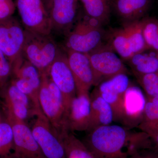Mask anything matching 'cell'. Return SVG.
Wrapping results in <instances>:
<instances>
[{
  "label": "cell",
  "mask_w": 158,
  "mask_h": 158,
  "mask_svg": "<svg viewBox=\"0 0 158 158\" xmlns=\"http://www.w3.org/2000/svg\"><path fill=\"white\" fill-rule=\"evenodd\" d=\"M118 125H108L88 133L82 141L96 158H127L124 148L130 147L135 132Z\"/></svg>",
  "instance_id": "6da1fadb"
},
{
  "label": "cell",
  "mask_w": 158,
  "mask_h": 158,
  "mask_svg": "<svg viewBox=\"0 0 158 158\" xmlns=\"http://www.w3.org/2000/svg\"><path fill=\"white\" fill-rule=\"evenodd\" d=\"M104 36L102 25L85 13L82 15L80 14L75 23L65 35V49L89 53L102 44Z\"/></svg>",
  "instance_id": "7a4b0ae2"
},
{
  "label": "cell",
  "mask_w": 158,
  "mask_h": 158,
  "mask_svg": "<svg viewBox=\"0 0 158 158\" xmlns=\"http://www.w3.org/2000/svg\"><path fill=\"white\" fill-rule=\"evenodd\" d=\"M59 49L51 35L25 30L23 55L39 70L40 74L48 73Z\"/></svg>",
  "instance_id": "3957f363"
},
{
  "label": "cell",
  "mask_w": 158,
  "mask_h": 158,
  "mask_svg": "<svg viewBox=\"0 0 158 158\" xmlns=\"http://www.w3.org/2000/svg\"><path fill=\"white\" fill-rule=\"evenodd\" d=\"M39 99L43 113L60 133L65 129L66 117L64 99L61 91L47 74L41 75Z\"/></svg>",
  "instance_id": "277c9868"
},
{
  "label": "cell",
  "mask_w": 158,
  "mask_h": 158,
  "mask_svg": "<svg viewBox=\"0 0 158 158\" xmlns=\"http://www.w3.org/2000/svg\"><path fill=\"white\" fill-rule=\"evenodd\" d=\"M86 54L93 70L95 87L115 76L127 73L123 60L108 43H103L94 50Z\"/></svg>",
  "instance_id": "5b68a950"
},
{
  "label": "cell",
  "mask_w": 158,
  "mask_h": 158,
  "mask_svg": "<svg viewBox=\"0 0 158 158\" xmlns=\"http://www.w3.org/2000/svg\"><path fill=\"white\" fill-rule=\"evenodd\" d=\"M36 116L31 131L46 158H66L61 135L43 113Z\"/></svg>",
  "instance_id": "8992f818"
},
{
  "label": "cell",
  "mask_w": 158,
  "mask_h": 158,
  "mask_svg": "<svg viewBox=\"0 0 158 158\" xmlns=\"http://www.w3.org/2000/svg\"><path fill=\"white\" fill-rule=\"evenodd\" d=\"M79 0H42L52 25V32L66 35L79 15Z\"/></svg>",
  "instance_id": "52a82bcc"
},
{
  "label": "cell",
  "mask_w": 158,
  "mask_h": 158,
  "mask_svg": "<svg viewBox=\"0 0 158 158\" xmlns=\"http://www.w3.org/2000/svg\"><path fill=\"white\" fill-rule=\"evenodd\" d=\"M25 29L16 19L0 20V50L6 55L11 67L22 56Z\"/></svg>",
  "instance_id": "ba28073f"
},
{
  "label": "cell",
  "mask_w": 158,
  "mask_h": 158,
  "mask_svg": "<svg viewBox=\"0 0 158 158\" xmlns=\"http://www.w3.org/2000/svg\"><path fill=\"white\" fill-rule=\"evenodd\" d=\"M15 4L25 30L51 35L52 25L42 0H15Z\"/></svg>",
  "instance_id": "9c48e42d"
},
{
  "label": "cell",
  "mask_w": 158,
  "mask_h": 158,
  "mask_svg": "<svg viewBox=\"0 0 158 158\" xmlns=\"http://www.w3.org/2000/svg\"><path fill=\"white\" fill-rule=\"evenodd\" d=\"M47 74L62 94L66 115L71 102L76 96L77 88L69 65L66 52L59 49L56 57L49 68Z\"/></svg>",
  "instance_id": "30bf717a"
},
{
  "label": "cell",
  "mask_w": 158,
  "mask_h": 158,
  "mask_svg": "<svg viewBox=\"0 0 158 158\" xmlns=\"http://www.w3.org/2000/svg\"><path fill=\"white\" fill-rule=\"evenodd\" d=\"M14 141V156L16 158H46L34 138L31 128L25 121L7 113Z\"/></svg>",
  "instance_id": "8fae6325"
},
{
  "label": "cell",
  "mask_w": 158,
  "mask_h": 158,
  "mask_svg": "<svg viewBox=\"0 0 158 158\" xmlns=\"http://www.w3.org/2000/svg\"><path fill=\"white\" fill-rule=\"evenodd\" d=\"M91 102L89 92L77 94L71 102L65 120L70 131H87L90 120Z\"/></svg>",
  "instance_id": "7c38bea8"
},
{
  "label": "cell",
  "mask_w": 158,
  "mask_h": 158,
  "mask_svg": "<svg viewBox=\"0 0 158 158\" xmlns=\"http://www.w3.org/2000/svg\"><path fill=\"white\" fill-rule=\"evenodd\" d=\"M69 65L73 74L77 94L89 92L94 86V76L87 54L65 49Z\"/></svg>",
  "instance_id": "4fadbf2b"
},
{
  "label": "cell",
  "mask_w": 158,
  "mask_h": 158,
  "mask_svg": "<svg viewBox=\"0 0 158 158\" xmlns=\"http://www.w3.org/2000/svg\"><path fill=\"white\" fill-rule=\"evenodd\" d=\"M146 102L141 89L131 84L123 98L121 123L124 127L130 129L138 124L144 114Z\"/></svg>",
  "instance_id": "5bb4252c"
},
{
  "label": "cell",
  "mask_w": 158,
  "mask_h": 158,
  "mask_svg": "<svg viewBox=\"0 0 158 158\" xmlns=\"http://www.w3.org/2000/svg\"><path fill=\"white\" fill-rule=\"evenodd\" d=\"M4 88V96L7 113L25 122L31 115H34L35 111L28 97L21 91L12 82L9 85H6Z\"/></svg>",
  "instance_id": "9a60e30c"
},
{
  "label": "cell",
  "mask_w": 158,
  "mask_h": 158,
  "mask_svg": "<svg viewBox=\"0 0 158 158\" xmlns=\"http://www.w3.org/2000/svg\"><path fill=\"white\" fill-rule=\"evenodd\" d=\"M154 0H113L111 6L124 23L143 19Z\"/></svg>",
  "instance_id": "2e32d148"
},
{
  "label": "cell",
  "mask_w": 158,
  "mask_h": 158,
  "mask_svg": "<svg viewBox=\"0 0 158 158\" xmlns=\"http://www.w3.org/2000/svg\"><path fill=\"white\" fill-rule=\"evenodd\" d=\"M91 109L87 133L96 128L111 124L114 121L112 108L95 90L90 95Z\"/></svg>",
  "instance_id": "e0dca14e"
},
{
  "label": "cell",
  "mask_w": 158,
  "mask_h": 158,
  "mask_svg": "<svg viewBox=\"0 0 158 158\" xmlns=\"http://www.w3.org/2000/svg\"><path fill=\"white\" fill-rule=\"evenodd\" d=\"M145 51L135 54L126 61L135 77L158 72L156 52L146 53Z\"/></svg>",
  "instance_id": "ac0fdd59"
},
{
  "label": "cell",
  "mask_w": 158,
  "mask_h": 158,
  "mask_svg": "<svg viewBox=\"0 0 158 158\" xmlns=\"http://www.w3.org/2000/svg\"><path fill=\"white\" fill-rule=\"evenodd\" d=\"M12 74L15 78L24 79L33 85L39 91L41 83V76L39 70L22 54L12 66Z\"/></svg>",
  "instance_id": "d6986e66"
},
{
  "label": "cell",
  "mask_w": 158,
  "mask_h": 158,
  "mask_svg": "<svg viewBox=\"0 0 158 158\" xmlns=\"http://www.w3.org/2000/svg\"><path fill=\"white\" fill-rule=\"evenodd\" d=\"M84 12L89 17L95 19L102 25L109 23L111 15L110 0H80Z\"/></svg>",
  "instance_id": "ffe728a7"
},
{
  "label": "cell",
  "mask_w": 158,
  "mask_h": 158,
  "mask_svg": "<svg viewBox=\"0 0 158 158\" xmlns=\"http://www.w3.org/2000/svg\"><path fill=\"white\" fill-rule=\"evenodd\" d=\"M65 147L66 158H96L83 141L67 129L60 133Z\"/></svg>",
  "instance_id": "44dd1931"
},
{
  "label": "cell",
  "mask_w": 158,
  "mask_h": 158,
  "mask_svg": "<svg viewBox=\"0 0 158 158\" xmlns=\"http://www.w3.org/2000/svg\"><path fill=\"white\" fill-rule=\"evenodd\" d=\"M108 44L123 61L126 62L134 55L123 26L111 32Z\"/></svg>",
  "instance_id": "7402d4cb"
},
{
  "label": "cell",
  "mask_w": 158,
  "mask_h": 158,
  "mask_svg": "<svg viewBox=\"0 0 158 158\" xmlns=\"http://www.w3.org/2000/svg\"><path fill=\"white\" fill-rule=\"evenodd\" d=\"M131 84L127 73H122L102 82L94 89L99 93H110L123 96Z\"/></svg>",
  "instance_id": "603a6c76"
},
{
  "label": "cell",
  "mask_w": 158,
  "mask_h": 158,
  "mask_svg": "<svg viewBox=\"0 0 158 158\" xmlns=\"http://www.w3.org/2000/svg\"><path fill=\"white\" fill-rule=\"evenodd\" d=\"M143 19L135 21L124 23L123 26L127 33L134 55L148 50L143 35Z\"/></svg>",
  "instance_id": "cb8c5ba5"
},
{
  "label": "cell",
  "mask_w": 158,
  "mask_h": 158,
  "mask_svg": "<svg viewBox=\"0 0 158 158\" xmlns=\"http://www.w3.org/2000/svg\"><path fill=\"white\" fill-rule=\"evenodd\" d=\"M14 155V141L11 124L8 121L0 122V158Z\"/></svg>",
  "instance_id": "d4e9b609"
},
{
  "label": "cell",
  "mask_w": 158,
  "mask_h": 158,
  "mask_svg": "<svg viewBox=\"0 0 158 158\" xmlns=\"http://www.w3.org/2000/svg\"><path fill=\"white\" fill-rule=\"evenodd\" d=\"M143 33L148 49L158 52V18L143 19Z\"/></svg>",
  "instance_id": "484cf974"
},
{
  "label": "cell",
  "mask_w": 158,
  "mask_h": 158,
  "mask_svg": "<svg viewBox=\"0 0 158 158\" xmlns=\"http://www.w3.org/2000/svg\"><path fill=\"white\" fill-rule=\"evenodd\" d=\"M135 77L148 96H158V72Z\"/></svg>",
  "instance_id": "4316f807"
},
{
  "label": "cell",
  "mask_w": 158,
  "mask_h": 158,
  "mask_svg": "<svg viewBox=\"0 0 158 158\" xmlns=\"http://www.w3.org/2000/svg\"><path fill=\"white\" fill-rule=\"evenodd\" d=\"M12 74L11 63L6 55L0 50V88L7 85L9 77Z\"/></svg>",
  "instance_id": "83f0119b"
},
{
  "label": "cell",
  "mask_w": 158,
  "mask_h": 158,
  "mask_svg": "<svg viewBox=\"0 0 158 158\" xmlns=\"http://www.w3.org/2000/svg\"><path fill=\"white\" fill-rule=\"evenodd\" d=\"M144 115L148 122L158 123V96L151 98V99L146 102Z\"/></svg>",
  "instance_id": "f1b7e54d"
},
{
  "label": "cell",
  "mask_w": 158,
  "mask_h": 158,
  "mask_svg": "<svg viewBox=\"0 0 158 158\" xmlns=\"http://www.w3.org/2000/svg\"><path fill=\"white\" fill-rule=\"evenodd\" d=\"M16 9L13 0H0V20L12 16Z\"/></svg>",
  "instance_id": "f546056e"
},
{
  "label": "cell",
  "mask_w": 158,
  "mask_h": 158,
  "mask_svg": "<svg viewBox=\"0 0 158 158\" xmlns=\"http://www.w3.org/2000/svg\"><path fill=\"white\" fill-rule=\"evenodd\" d=\"M127 158H157L155 157L150 155H146L141 153L138 151V148L131 152L128 155Z\"/></svg>",
  "instance_id": "4dcf8cb0"
},
{
  "label": "cell",
  "mask_w": 158,
  "mask_h": 158,
  "mask_svg": "<svg viewBox=\"0 0 158 158\" xmlns=\"http://www.w3.org/2000/svg\"><path fill=\"white\" fill-rule=\"evenodd\" d=\"M155 135H154L153 137L154 138L155 141L156 143L157 144L158 146V132L156 133H155Z\"/></svg>",
  "instance_id": "1f68e13d"
},
{
  "label": "cell",
  "mask_w": 158,
  "mask_h": 158,
  "mask_svg": "<svg viewBox=\"0 0 158 158\" xmlns=\"http://www.w3.org/2000/svg\"><path fill=\"white\" fill-rule=\"evenodd\" d=\"M8 158H16L15 157V156L14 155L11 156L10 157Z\"/></svg>",
  "instance_id": "d6a6232c"
},
{
  "label": "cell",
  "mask_w": 158,
  "mask_h": 158,
  "mask_svg": "<svg viewBox=\"0 0 158 158\" xmlns=\"http://www.w3.org/2000/svg\"><path fill=\"white\" fill-rule=\"evenodd\" d=\"M156 54H157V57H158V52H157Z\"/></svg>",
  "instance_id": "836d02e7"
},
{
  "label": "cell",
  "mask_w": 158,
  "mask_h": 158,
  "mask_svg": "<svg viewBox=\"0 0 158 158\" xmlns=\"http://www.w3.org/2000/svg\"><path fill=\"white\" fill-rule=\"evenodd\" d=\"M79 1H80V0H79Z\"/></svg>",
  "instance_id": "e575fe53"
}]
</instances>
